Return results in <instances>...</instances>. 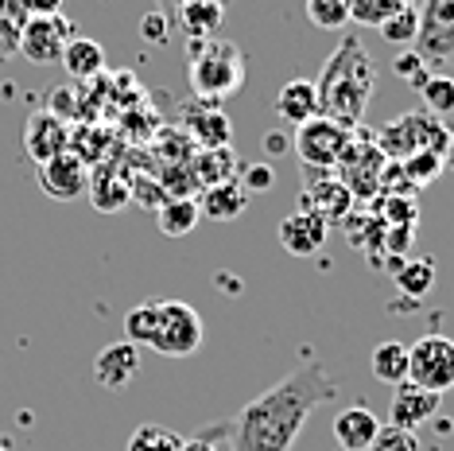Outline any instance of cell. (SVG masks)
<instances>
[{"label": "cell", "mask_w": 454, "mask_h": 451, "mask_svg": "<svg viewBox=\"0 0 454 451\" xmlns=\"http://www.w3.org/2000/svg\"><path fill=\"white\" fill-rule=\"evenodd\" d=\"M377 32L385 36L388 44H396V47H411V44H416V36H419V8L416 4L400 8V12L388 16L385 24L377 28Z\"/></svg>", "instance_id": "29"}, {"label": "cell", "mask_w": 454, "mask_h": 451, "mask_svg": "<svg viewBox=\"0 0 454 451\" xmlns=\"http://www.w3.org/2000/svg\"><path fill=\"white\" fill-rule=\"evenodd\" d=\"M261 148H264V156L272 160V156H284V152H292V132H284V129H268L264 137H261Z\"/></svg>", "instance_id": "40"}, {"label": "cell", "mask_w": 454, "mask_h": 451, "mask_svg": "<svg viewBox=\"0 0 454 451\" xmlns=\"http://www.w3.org/2000/svg\"><path fill=\"white\" fill-rule=\"evenodd\" d=\"M377 432H380V420L365 401L349 405L334 416V444L342 451H365L377 439Z\"/></svg>", "instance_id": "16"}, {"label": "cell", "mask_w": 454, "mask_h": 451, "mask_svg": "<svg viewBox=\"0 0 454 451\" xmlns=\"http://www.w3.org/2000/svg\"><path fill=\"white\" fill-rule=\"evenodd\" d=\"M156 4H160V12H175V8H179V4H187V0H156ZM222 4H230V0H222Z\"/></svg>", "instance_id": "42"}, {"label": "cell", "mask_w": 454, "mask_h": 451, "mask_svg": "<svg viewBox=\"0 0 454 451\" xmlns=\"http://www.w3.org/2000/svg\"><path fill=\"white\" fill-rule=\"evenodd\" d=\"M416 55L431 75H450L454 67V0H423Z\"/></svg>", "instance_id": "6"}, {"label": "cell", "mask_w": 454, "mask_h": 451, "mask_svg": "<svg viewBox=\"0 0 454 451\" xmlns=\"http://www.w3.org/2000/svg\"><path fill=\"white\" fill-rule=\"evenodd\" d=\"M24 152L32 156L35 163H47L55 156H63L70 152V129L63 117H55V113L39 109L27 117V129H24Z\"/></svg>", "instance_id": "11"}, {"label": "cell", "mask_w": 454, "mask_h": 451, "mask_svg": "<svg viewBox=\"0 0 454 451\" xmlns=\"http://www.w3.org/2000/svg\"><path fill=\"white\" fill-rule=\"evenodd\" d=\"M419 98L431 117L454 113V75H427V82L419 86Z\"/></svg>", "instance_id": "26"}, {"label": "cell", "mask_w": 454, "mask_h": 451, "mask_svg": "<svg viewBox=\"0 0 454 451\" xmlns=\"http://www.w3.org/2000/svg\"><path fill=\"white\" fill-rule=\"evenodd\" d=\"M140 36L148 39V44L163 47V44L171 39V16H168V12H160V8H152V12L140 20Z\"/></svg>", "instance_id": "37"}, {"label": "cell", "mask_w": 454, "mask_h": 451, "mask_svg": "<svg viewBox=\"0 0 454 451\" xmlns=\"http://www.w3.org/2000/svg\"><path fill=\"white\" fill-rule=\"evenodd\" d=\"M74 39V28L67 24L63 16L55 12H39L32 16L24 28H20V44L16 51L35 67H47V63H59L63 59V47Z\"/></svg>", "instance_id": "8"}, {"label": "cell", "mask_w": 454, "mask_h": 451, "mask_svg": "<svg viewBox=\"0 0 454 451\" xmlns=\"http://www.w3.org/2000/svg\"><path fill=\"white\" fill-rule=\"evenodd\" d=\"M137 374H140V346H132L129 338L101 346L98 358H94V377H98V385H101V389H113V393L129 389Z\"/></svg>", "instance_id": "13"}, {"label": "cell", "mask_w": 454, "mask_h": 451, "mask_svg": "<svg viewBox=\"0 0 454 451\" xmlns=\"http://www.w3.org/2000/svg\"><path fill=\"white\" fill-rule=\"evenodd\" d=\"M435 261L431 257H408L404 265H400V273H396V284H400V292L408 296V300H423L431 289H435Z\"/></svg>", "instance_id": "24"}, {"label": "cell", "mask_w": 454, "mask_h": 451, "mask_svg": "<svg viewBox=\"0 0 454 451\" xmlns=\"http://www.w3.org/2000/svg\"><path fill=\"white\" fill-rule=\"evenodd\" d=\"M307 20L323 32H342L349 24V0H307Z\"/></svg>", "instance_id": "30"}, {"label": "cell", "mask_w": 454, "mask_h": 451, "mask_svg": "<svg viewBox=\"0 0 454 451\" xmlns=\"http://www.w3.org/2000/svg\"><path fill=\"white\" fill-rule=\"evenodd\" d=\"M152 327H156V300L137 304L125 315V338L132 346H148L152 343Z\"/></svg>", "instance_id": "32"}, {"label": "cell", "mask_w": 454, "mask_h": 451, "mask_svg": "<svg viewBox=\"0 0 454 451\" xmlns=\"http://www.w3.org/2000/svg\"><path fill=\"white\" fill-rule=\"evenodd\" d=\"M388 307H392V312H411V307H419V300H408V296H400V300H392Z\"/></svg>", "instance_id": "41"}, {"label": "cell", "mask_w": 454, "mask_h": 451, "mask_svg": "<svg viewBox=\"0 0 454 451\" xmlns=\"http://www.w3.org/2000/svg\"><path fill=\"white\" fill-rule=\"evenodd\" d=\"M442 408V397L439 393H427V389L419 385H396V393H392V405H388V424L392 428H404V432H416L423 428L427 420H435Z\"/></svg>", "instance_id": "12"}, {"label": "cell", "mask_w": 454, "mask_h": 451, "mask_svg": "<svg viewBox=\"0 0 454 451\" xmlns=\"http://www.w3.org/2000/svg\"><path fill=\"white\" fill-rule=\"evenodd\" d=\"M35 179L47 199H55V202H74L90 187L86 160L74 156V152H63V156H55L47 163H35Z\"/></svg>", "instance_id": "10"}, {"label": "cell", "mask_w": 454, "mask_h": 451, "mask_svg": "<svg viewBox=\"0 0 454 451\" xmlns=\"http://www.w3.org/2000/svg\"><path fill=\"white\" fill-rule=\"evenodd\" d=\"M206 327L202 315L183 300H156V327H152L148 351L163 358H191L202 346Z\"/></svg>", "instance_id": "5"}, {"label": "cell", "mask_w": 454, "mask_h": 451, "mask_svg": "<svg viewBox=\"0 0 454 451\" xmlns=\"http://www.w3.org/2000/svg\"><path fill=\"white\" fill-rule=\"evenodd\" d=\"M318 90V113L334 117L342 125L357 129L369 109V98L377 90V63L357 36H342L334 55L323 63V75L315 82Z\"/></svg>", "instance_id": "2"}, {"label": "cell", "mask_w": 454, "mask_h": 451, "mask_svg": "<svg viewBox=\"0 0 454 451\" xmlns=\"http://www.w3.org/2000/svg\"><path fill=\"white\" fill-rule=\"evenodd\" d=\"M183 447V436L171 432L163 424H140L137 432L129 436V447L125 451H179Z\"/></svg>", "instance_id": "28"}, {"label": "cell", "mask_w": 454, "mask_h": 451, "mask_svg": "<svg viewBox=\"0 0 454 451\" xmlns=\"http://www.w3.org/2000/svg\"><path fill=\"white\" fill-rule=\"evenodd\" d=\"M194 179L202 183V187H214V183H225V179H237V171H241V156H237L233 148H206L199 152V160L191 163Z\"/></svg>", "instance_id": "23"}, {"label": "cell", "mask_w": 454, "mask_h": 451, "mask_svg": "<svg viewBox=\"0 0 454 451\" xmlns=\"http://www.w3.org/2000/svg\"><path fill=\"white\" fill-rule=\"evenodd\" d=\"M90 194V202L101 210V214H113V210H125L129 202H132V191H129V183L125 179H113L109 171H98L94 183L86 187Z\"/></svg>", "instance_id": "25"}, {"label": "cell", "mask_w": 454, "mask_h": 451, "mask_svg": "<svg viewBox=\"0 0 454 451\" xmlns=\"http://www.w3.org/2000/svg\"><path fill=\"white\" fill-rule=\"evenodd\" d=\"M408 382L439 397L454 389V338L435 331L416 338L408 346Z\"/></svg>", "instance_id": "7"}, {"label": "cell", "mask_w": 454, "mask_h": 451, "mask_svg": "<svg viewBox=\"0 0 454 451\" xmlns=\"http://www.w3.org/2000/svg\"><path fill=\"white\" fill-rule=\"evenodd\" d=\"M237 183H241L245 191H249V199L253 194H264V191H272L276 187V171H272V163L261 160V163H241V171H237Z\"/></svg>", "instance_id": "34"}, {"label": "cell", "mask_w": 454, "mask_h": 451, "mask_svg": "<svg viewBox=\"0 0 454 451\" xmlns=\"http://www.w3.org/2000/svg\"><path fill=\"white\" fill-rule=\"evenodd\" d=\"M299 210H311L326 226H334V222L349 218L354 194H349V187L338 176H330V171H307V187H303V199H299Z\"/></svg>", "instance_id": "9"}, {"label": "cell", "mask_w": 454, "mask_h": 451, "mask_svg": "<svg viewBox=\"0 0 454 451\" xmlns=\"http://www.w3.org/2000/svg\"><path fill=\"white\" fill-rule=\"evenodd\" d=\"M187 82L199 101L218 106L245 82V55L225 39H187Z\"/></svg>", "instance_id": "3"}, {"label": "cell", "mask_w": 454, "mask_h": 451, "mask_svg": "<svg viewBox=\"0 0 454 451\" xmlns=\"http://www.w3.org/2000/svg\"><path fill=\"white\" fill-rule=\"evenodd\" d=\"M222 439H230V420H218L210 428H199L194 436H183L179 451H222Z\"/></svg>", "instance_id": "35"}, {"label": "cell", "mask_w": 454, "mask_h": 451, "mask_svg": "<svg viewBox=\"0 0 454 451\" xmlns=\"http://www.w3.org/2000/svg\"><path fill=\"white\" fill-rule=\"evenodd\" d=\"M365 451H419V439H416V432H404V428L380 424L377 439H373V444H369Z\"/></svg>", "instance_id": "36"}, {"label": "cell", "mask_w": 454, "mask_h": 451, "mask_svg": "<svg viewBox=\"0 0 454 451\" xmlns=\"http://www.w3.org/2000/svg\"><path fill=\"white\" fill-rule=\"evenodd\" d=\"M338 385L330 382L326 366L307 354L295 370H287L276 385L237 408L230 420V447L233 451H292L303 424L318 405L334 401Z\"/></svg>", "instance_id": "1"}, {"label": "cell", "mask_w": 454, "mask_h": 451, "mask_svg": "<svg viewBox=\"0 0 454 451\" xmlns=\"http://www.w3.org/2000/svg\"><path fill=\"white\" fill-rule=\"evenodd\" d=\"M442 168H447V160L435 156V152H416V156H408L404 163H400V171H404V179L411 183V191L435 183L442 176Z\"/></svg>", "instance_id": "31"}, {"label": "cell", "mask_w": 454, "mask_h": 451, "mask_svg": "<svg viewBox=\"0 0 454 451\" xmlns=\"http://www.w3.org/2000/svg\"><path fill=\"white\" fill-rule=\"evenodd\" d=\"M392 70H396V75L404 78V82H411V86H416V90H419L423 82H427V75H431V70L423 67V59L416 55V51H404V55H400L396 63H392Z\"/></svg>", "instance_id": "38"}, {"label": "cell", "mask_w": 454, "mask_h": 451, "mask_svg": "<svg viewBox=\"0 0 454 451\" xmlns=\"http://www.w3.org/2000/svg\"><path fill=\"white\" fill-rule=\"evenodd\" d=\"M20 28H24V20L8 16L4 8H0V55H12L16 44H20Z\"/></svg>", "instance_id": "39"}, {"label": "cell", "mask_w": 454, "mask_h": 451, "mask_svg": "<svg viewBox=\"0 0 454 451\" xmlns=\"http://www.w3.org/2000/svg\"><path fill=\"white\" fill-rule=\"evenodd\" d=\"M276 117L287 121L292 129L307 125L311 117H318V90L311 78H292L280 86V94H276Z\"/></svg>", "instance_id": "17"}, {"label": "cell", "mask_w": 454, "mask_h": 451, "mask_svg": "<svg viewBox=\"0 0 454 451\" xmlns=\"http://www.w3.org/2000/svg\"><path fill=\"white\" fill-rule=\"evenodd\" d=\"M380 214H385V218H380L385 226H416L419 207L411 194H385V199H380Z\"/></svg>", "instance_id": "33"}, {"label": "cell", "mask_w": 454, "mask_h": 451, "mask_svg": "<svg viewBox=\"0 0 454 451\" xmlns=\"http://www.w3.org/2000/svg\"><path fill=\"white\" fill-rule=\"evenodd\" d=\"M175 20H179L187 39H214L225 24V4L222 0H187V4L175 8Z\"/></svg>", "instance_id": "18"}, {"label": "cell", "mask_w": 454, "mask_h": 451, "mask_svg": "<svg viewBox=\"0 0 454 451\" xmlns=\"http://www.w3.org/2000/svg\"><path fill=\"white\" fill-rule=\"evenodd\" d=\"M369 370H373L377 382L385 385H404L408 382V346L396 343V338H388V343H377L373 354H369Z\"/></svg>", "instance_id": "22"}, {"label": "cell", "mask_w": 454, "mask_h": 451, "mask_svg": "<svg viewBox=\"0 0 454 451\" xmlns=\"http://www.w3.org/2000/svg\"><path fill=\"white\" fill-rule=\"evenodd\" d=\"M183 132H187L202 152L206 148H230V140H233L230 117H225L218 106H210V101H194V106L183 109Z\"/></svg>", "instance_id": "14"}, {"label": "cell", "mask_w": 454, "mask_h": 451, "mask_svg": "<svg viewBox=\"0 0 454 451\" xmlns=\"http://www.w3.org/2000/svg\"><path fill=\"white\" fill-rule=\"evenodd\" d=\"M442 160H447V168H454V129H450V140H447V152H442Z\"/></svg>", "instance_id": "43"}, {"label": "cell", "mask_w": 454, "mask_h": 451, "mask_svg": "<svg viewBox=\"0 0 454 451\" xmlns=\"http://www.w3.org/2000/svg\"><path fill=\"white\" fill-rule=\"evenodd\" d=\"M63 70L70 78H82V82H90V78H98L101 70H106V51H101L98 39H90V36H74L70 44L63 47Z\"/></svg>", "instance_id": "21"}, {"label": "cell", "mask_w": 454, "mask_h": 451, "mask_svg": "<svg viewBox=\"0 0 454 451\" xmlns=\"http://www.w3.org/2000/svg\"><path fill=\"white\" fill-rule=\"evenodd\" d=\"M249 207V191L241 187L237 179H225V183H214V187H202V199H199V210L214 222H233L237 214H245Z\"/></svg>", "instance_id": "19"}, {"label": "cell", "mask_w": 454, "mask_h": 451, "mask_svg": "<svg viewBox=\"0 0 454 451\" xmlns=\"http://www.w3.org/2000/svg\"><path fill=\"white\" fill-rule=\"evenodd\" d=\"M408 4H416V0H349V20H357L361 28H380Z\"/></svg>", "instance_id": "27"}, {"label": "cell", "mask_w": 454, "mask_h": 451, "mask_svg": "<svg viewBox=\"0 0 454 451\" xmlns=\"http://www.w3.org/2000/svg\"><path fill=\"white\" fill-rule=\"evenodd\" d=\"M156 222H160L163 238H187L194 226L202 222L199 199H191V194H168L156 207Z\"/></svg>", "instance_id": "20"}, {"label": "cell", "mask_w": 454, "mask_h": 451, "mask_svg": "<svg viewBox=\"0 0 454 451\" xmlns=\"http://www.w3.org/2000/svg\"><path fill=\"white\" fill-rule=\"evenodd\" d=\"M326 238H330V226L311 210H292L280 222V245L292 257H315V253H323Z\"/></svg>", "instance_id": "15"}, {"label": "cell", "mask_w": 454, "mask_h": 451, "mask_svg": "<svg viewBox=\"0 0 454 451\" xmlns=\"http://www.w3.org/2000/svg\"><path fill=\"white\" fill-rule=\"evenodd\" d=\"M349 145H354V129L342 125V121H334V117H323V113L292 132V152L307 171L338 168Z\"/></svg>", "instance_id": "4"}]
</instances>
